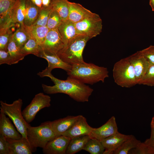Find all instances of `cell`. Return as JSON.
I'll list each match as a JSON object with an SVG mask.
<instances>
[{
	"instance_id": "6da1fadb",
	"label": "cell",
	"mask_w": 154,
	"mask_h": 154,
	"mask_svg": "<svg viewBox=\"0 0 154 154\" xmlns=\"http://www.w3.org/2000/svg\"><path fill=\"white\" fill-rule=\"evenodd\" d=\"M45 76L50 78L54 84L53 86L42 84L43 91L47 94L63 93L76 101L84 102L88 101L93 91V89L88 86L68 76L65 80L55 77L51 73L46 74Z\"/></svg>"
},
{
	"instance_id": "7a4b0ae2",
	"label": "cell",
	"mask_w": 154,
	"mask_h": 154,
	"mask_svg": "<svg viewBox=\"0 0 154 154\" xmlns=\"http://www.w3.org/2000/svg\"><path fill=\"white\" fill-rule=\"evenodd\" d=\"M71 65L67 72L68 76L85 84H93L100 81L104 82L105 79L109 77L106 67L85 62Z\"/></svg>"
},
{
	"instance_id": "3957f363",
	"label": "cell",
	"mask_w": 154,
	"mask_h": 154,
	"mask_svg": "<svg viewBox=\"0 0 154 154\" xmlns=\"http://www.w3.org/2000/svg\"><path fill=\"white\" fill-rule=\"evenodd\" d=\"M90 39L87 36L78 35L69 42L57 54L64 62L70 65L84 63L83 52Z\"/></svg>"
},
{
	"instance_id": "277c9868",
	"label": "cell",
	"mask_w": 154,
	"mask_h": 154,
	"mask_svg": "<svg viewBox=\"0 0 154 154\" xmlns=\"http://www.w3.org/2000/svg\"><path fill=\"white\" fill-rule=\"evenodd\" d=\"M27 137L34 152L38 147L43 148L49 141L56 137L53 130L51 121H46L37 127L30 125L27 129Z\"/></svg>"
},
{
	"instance_id": "5b68a950",
	"label": "cell",
	"mask_w": 154,
	"mask_h": 154,
	"mask_svg": "<svg viewBox=\"0 0 154 154\" xmlns=\"http://www.w3.org/2000/svg\"><path fill=\"white\" fill-rule=\"evenodd\" d=\"M113 76L115 82L122 87L129 88L137 84L133 67L128 57L114 64Z\"/></svg>"
},
{
	"instance_id": "8992f818",
	"label": "cell",
	"mask_w": 154,
	"mask_h": 154,
	"mask_svg": "<svg viewBox=\"0 0 154 154\" xmlns=\"http://www.w3.org/2000/svg\"><path fill=\"white\" fill-rule=\"evenodd\" d=\"M0 103V110L12 121L22 137L27 139V129L30 125L26 121L22 114V99L19 98L11 104H7L1 100Z\"/></svg>"
},
{
	"instance_id": "52a82bcc",
	"label": "cell",
	"mask_w": 154,
	"mask_h": 154,
	"mask_svg": "<svg viewBox=\"0 0 154 154\" xmlns=\"http://www.w3.org/2000/svg\"><path fill=\"white\" fill-rule=\"evenodd\" d=\"M74 24L79 35L86 36L90 38L100 35L102 31V20L95 13Z\"/></svg>"
},
{
	"instance_id": "ba28073f",
	"label": "cell",
	"mask_w": 154,
	"mask_h": 154,
	"mask_svg": "<svg viewBox=\"0 0 154 154\" xmlns=\"http://www.w3.org/2000/svg\"><path fill=\"white\" fill-rule=\"evenodd\" d=\"M50 97L40 92L36 94L30 103L22 111L23 116L28 123L35 119L37 113L41 110L50 106Z\"/></svg>"
},
{
	"instance_id": "9c48e42d",
	"label": "cell",
	"mask_w": 154,
	"mask_h": 154,
	"mask_svg": "<svg viewBox=\"0 0 154 154\" xmlns=\"http://www.w3.org/2000/svg\"><path fill=\"white\" fill-rule=\"evenodd\" d=\"M39 57L46 59L48 63V66L45 69L37 74L40 77H44L46 74L51 73L52 70L56 68L62 69L67 72L71 66V65L64 62L57 54L44 50L41 48Z\"/></svg>"
},
{
	"instance_id": "30bf717a",
	"label": "cell",
	"mask_w": 154,
	"mask_h": 154,
	"mask_svg": "<svg viewBox=\"0 0 154 154\" xmlns=\"http://www.w3.org/2000/svg\"><path fill=\"white\" fill-rule=\"evenodd\" d=\"M128 57L133 67L138 84L147 72L150 64L140 51Z\"/></svg>"
},
{
	"instance_id": "8fae6325",
	"label": "cell",
	"mask_w": 154,
	"mask_h": 154,
	"mask_svg": "<svg viewBox=\"0 0 154 154\" xmlns=\"http://www.w3.org/2000/svg\"><path fill=\"white\" fill-rule=\"evenodd\" d=\"M64 46L57 28L49 30L41 48L50 52L57 54Z\"/></svg>"
},
{
	"instance_id": "7c38bea8",
	"label": "cell",
	"mask_w": 154,
	"mask_h": 154,
	"mask_svg": "<svg viewBox=\"0 0 154 154\" xmlns=\"http://www.w3.org/2000/svg\"><path fill=\"white\" fill-rule=\"evenodd\" d=\"M71 139L61 135L49 141L42 149L44 154H65Z\"/></svg>"
},
{
	"instance_id": "4fadbf2b",
	"label": "cell",
	"mask_w": 154,
	"mask_h": 154,
	"mask_svg": "<svg viewBox=\"0 0 154 154\" xmlns=\"http://www.w3.org/2000/svg\"><path fill=\"white\" fill-rule=\"evenodd\" d=\"M118 131L116 118L112 117L104 124L98 128H93L89 135L91 138L103 139Z\"/></svg>"
},
{
	"instance_id": "5bb4252c",
	"label": "cell",
	"mask_w": 154,
	"mask_h": 154,
	"mask_svg": "<svg viewBox=\"0 0 154 154\" xmlns=\"http://www.w3.org/2000/svg\"><path fill=\"white\" fill-rule=\"evenodd\" d=\"M93 128L88 124L86 118L80 115L72 127L62 135L71 139L82 135H89Z\"/></svg>"
},
{
	"instance_id": "9a60e30c",
	"label": "cell",
	"mask_w": 154,
	"mask_h": 154,
	"mask_svg": "<svg viewBox=\"0 0 154 154\" xmlns=\"http://www.w3.org/2000/svg\"><path fill=\"white\" fill-rule=\"evenodd\" d=\"M0 135L6 138L17 139L22 137V135L17 131L14 126L6 115L0 110Z\"/></svg>"
},
{
	"instance_id": "2e32d148",
	"label": "cell",
	"mask_w": 154,
	"mask_h": 154,
	"mask_svg": "<svg viewBox=\"0 0 154 154\" xmlns=\"http://www.w3.org/2000/svg\"><path fill=\"white\" fill-rule=\"evenodd\" d=\"M131 136L122 134L118 131L100 140L105 149L104 154H113L114 152Z\"/></svg>"
},
{
	"instance_id": "e0dca14e",
	"label": "cell",
	"mask_w": 154,
	"mask_h": 154,
	"mask_svg": "<svg viewBox=\"0 0 154 154\" xmlns=\"http://www.w3.org/2000/svg\"><path fill=\"white\" fill-rule=\"evenodd\" d=\"M94 13L79 3L69 2L68 20L73 23L78 22Z\"/></svg>"
},
{
	"instance_id": "ac0fdd59",
	"label": "cell",
	"mask_w": 154,
	"mask_h": 154,
	"mask_svg": "<svg viewBox=\"0 0 154 154\" xmlns=\"http://www.w3.org/2000/svg\"><path fill=\"white\" fill-rule=\"evenodd\" d=\"M80 116H68L51 121V126L56 137L62 135L68 130L79 119Z\"/></svg>"
},
{
	"instance_id": "d6986e66",
	"label": "cell",
	"mask_w": 154,
	"mask_h": 154,
	"mask_svg": "<svg viewBox=\"0 0 154 154\" xmlns=\"http://www.w3.org/2000/svg\"><path fill=\"white\" fill-rule=\"evenodd\" d=\"M10 154H32L33 151L27 139L22 137L17 139L6 138Z\"/></svg>"
},
{
	"instance_id": "ffe728a7",
	"label": "cell",
	"mask_w": 154,
	"mask_h": 154,
	"mask_svg": "<svg viewBox=\"0 0 154 154\" xmlns=\"http://www.w3.org/2000/svg\"><path fill=\"white\" fill-rule=\"evenodd\" d=\"M17 0H0V27L11 23L13 10Z\"/></svg>"
},
{
	"instance_id": "44dd1931",
	"label": "cell",
	"mask_w": 154,
	"mask_h": 154,
	"mask_svg": "<svg viewBox=\"0 0 154 154\" xmlns=\"http://www.w3.org/2000/svg\"><path fill=\"white\" fill-rule=\"evenodd\" d=\"M58 29L65 45L78 35L75 24L68 19L62 21Z\"/></svg>"
},
{
	"instance_id": "7402d4cb",
	"label": "cell",
	"mask_w": 154,
	"mask_h": 154,
	"mask_svg": "<svg viewBox=\"0 0 154 154\" xmlns=\"http://www.w3.org/2000/svg\"><path fill=\"white\" fill-rule=\"evenodd\" d=\"M27 1V0H17L12 15V23L18 24L21 27H25L24 22L26 13Z\"/></svg>"
},
{
	"instance_id": "603a6c76",
	"label": "cell",
	"mask_w": 154,
	"mask_h": 154,
	"mask_svg": "<svg viewBox=\"0 0 154 154\" xmlns=\"http://www.w3.org/2000/svg\"><path fill=\"white\" fill-rule=\"evenodd\" d=\"M91 138L89 135H84L71 139L67 147L66 154H74L83 150Z\"/></svg>"
},
{
	"instance_id": "cb8c5ba5",
	"label": "cell",
	"mask_w": 154,
	"mask_h": 154,
	"mask_svg": "<svg viewBox=\"0 0 154 154\" xmlns=\"http://www.w3.org/2000/svg\"><path fill=\"white\" fill-rule=\"evenodd\" d=\"M26 13L24 22L25 27L29 28L32 26L35 22L40 9L31 0H27Z\"/></svg>"
},
{
	"instance_id": "d4e9b609",
	"label": "cell",
	"mask_w": 154,
	"mask_h": 154,
	"mask_svg": "<svg viewBox=\"0 0 154 154\" xmlns=\"http://www.w3.org/2000/svg\"><path fill=\"white\" fill-rule=\"evenodd\" d=\"M69 2L68 0H52V7L58 13L62 21L68 19Z\"/></svg>"
},
{
	"instance_id": "484cf974",
	"label": "cell",
	"mask_w": 154,
	"mask_h": 154,
	"mask_svg": "<svg viewBox=\"0 0 154 154\" xmlns=\"http://www.w3.org/2000/svg\"><path fill=\"white\" fill-rule=\"evenodd\" d=\"M29 39L24 46L20 49L21 51L25 56L29 54H32L39 57L41 47L39 45L29 30Z\"/></svg>"
},
{
	"instance_id": "4316f807",
	"label": "cell",
	"mask_w": 154,
	"mask_h": 154,
	"mask_svg": "<svg viewBox=\"0 0 154 154\" xmlns=\"http://www.w3.org/2000/svg\"><path fill=\"white\" fill-rule=\"evenodd\" d=\"M13 36L17 45L21 49L24 46L29 39L28 28L20 26L14 32Z\"/></svg>"
},
{
	"instance_id": "83f0119b",
	"label": "cell",
	"mask_w": 154,
	"mask_h": 154,
	"mask_svg": "<svg viewBox=\"0 0 154 154\" xmlns=\"http://www.w3.org/2000/svg\"><path fill=\"white\" fill-rule=\"evenodd\" d=\"M141 142L135 136H131L124 142L113 153V154H127L132 149L137 147Z\"/></svg>"
},
{
	"instance_id": "f1b7e54d",
	"label": "cell",
	"mask_w": 154,
	"mask_h": 154,
	"mask_svg": "<svg viewBox=\"0 0 154 154\" xmlns=\"http://www.w3.org/2000/svg\"><path fill=\"white\" fill-rule=\"evenodd\" d=\"M7 50L12 60L13 64L17 63L23 60L25 56L17 47L13 38V34L9 42Z\"/></svg>"
},
{
	"instance_id": "f546056e",
	"label": "cell",
	"mask_w": 154,
	"mask_h": 154,
	"mask_svg": "<svg viewBox=\"0 0 154 154\" xmlns=\"http://www.w3.org/2000/svg\"><path fill=\"white\" fill-rule=\"evenodd\" d=\"M28 29L39 45L41 48L49 29L46 26H32Z\"/></svg>"
},
{
	"instance_id": "4dcf8cb0",
	"label": "cell",
	"mask_w": 154,
	"mask_h": 154,
	"mask_svg": "<svg viewBox=\"0 0 154 154\" xmlns=\"http://www.w3.org/2000/svg\"><path fill=\"white\" fill-rule=\"evenodd\" d=\"M83 150L91 154H104L105 149L100 140L91 138L87 142Z\"/></svg>"
},
{
	"instance_id": "1f68e13d",
	"label": "cell",
	"mask_w": 154,
	"mask_h": 154,
	"mask_svg": "<svg viewBox=\"0 0 154 154\" xmlns=\"http://www.w3.org/2000/svg\"><path fill=\"white\" fill-rule=\"evenodd\" d=\"M15 26H10L0 27V50H7V46L11 37L14 33L11 30L12 27Z\"/></svg>"
},
{
	"instance_id": "d6a6232c",
	"label": "cell",
	"mask_w": 154,
	"mask_h": 154,
	"mask_svg": "<svg viewBox=\"0 0 154 154\" xmlns=\"http://www.w3.org/2000/svg\"><path fill=\"white\" fill-rule=\"evenodd\" d=\"M51 9V5L48 7L40 8L37 19L32 26H46Z\"/></svg>"
},
{
	"instance_id": "836d02e7",
	"label": "cell",
	"mask_w": 154,
	"mask_h": 154,
	"mask_svg": "<svg viewBox=\"0 0 154 154\" xmlns=\"http://www.w3.org/2000/svg\"><path fill=\"white\" fill-rule=\"evenodd\" d=\"M62 22L58 13L52 7L48 19L47 27L49 30L57 29Z\"/></svg>"
},
{
	"instance_id": "e575fe53",
	"label": "cell",
	"mask_w": 154,
	"mask_h": 154,
	"mask_svg": "<svg viewBox=\"0 0 154 154\" xmlns=\"http://www.w3.org/2000/svg\"><path fill=\"white\" fill-rule=\"evenodd\" d=\"M138 84L150 86H154V64H150L147 72Z\"/></svg>"
},
{
	"instance_id": "d590c367",
	"label": "cell",
	"mask_w": 154,
	"mask_h": 154,
	"mask_svg": "<svg viewBox=\"0 0 154 154\" xmlns=\"http://www.w3.org/2000/svg\"><path fill=\"white\" fill-rule=\"evenodd\" d=\"M140 51L150 64L154 65V46L150 45Z\"/></svg>"
},
{
	"instance_id": "8d00e7d4",
	"label": "cell",
	"mask_w": 154,
	"mask_h": 154,
	"mask_svg": "<svg viewBox=\"0 0 154 154\" xmlns=\"http://www.w3.org/2000/svg\"><path fill=\"white\" fill-rule=\"evenodd\" d=\"M13 64L12 61L7 50H0V64Z\"/></svg>"
},
{
	"instance_id": "74e56055",
	"label": "cell",
	"mask_w": 154,
	"mask_h": 154,
	"mask_svg": "<svg viewBox=\"0 0 154 154\" xmlns=\"http://www.w3.org/2000/svg\"><path fill=\"white\" fill-rule=\"evenodd\" d=\"M0 154H10L9 145L6 138L0 135Z\"/></svg>"
},
{
	"instance_id": "f35d334b",
	"label": "cell",
	"mask_w": 154,
	"mask_h": 154,
	"mask_svg": "<svg viewBox=\"0 0 154 154\" xmlns=\"http://www.w3.org/2000/svg\"><path fill=\"white\" fill-rule=\"evenodd\" d=\"M151 133L150 138L144 142L149 148L151 154H154V125H151Z\"/></svg>"
},
{
	"instance_id": "ab89813d",
	"label": "cell",
	"mask_w": 154,
	"mask_h": 154,
	"mask_svg": "<svg viewBox=\"0 0 154 154\" xmlns=\"http://www.w3.org/2000/svg\"><path fill=\"white\" fill-rule=\"evenodd\" d=\"M52 0H42V7H48L51 6Z\"/></svg>"
},
{
	"instance_id": "60d3db41",
	"label": "cell",
	"mask_w": 154,
	"mask_h": 154,
	"mask_svg": "<svg viewBox=\"0 0 154 154\" xmlns=\"http://www.w3.org/2000/svg\"><path fill=\"white\" fill-rule=\"evenodd\" d=\"M34 4L40 8L42 7V0H30Z\"/></svg>"
},
{
	"instance_id": "b9f144b4",
	"label": "cell",
	"mask_w": 154,
	"mask_h": 154,
	"mask_svg": "<svg viewBox=\"0 0 154 154\" xmlns=\"http://www.w3.org/2000/svg\"><path fill=\"white\" fill-rule=\"evenodd\" d=\"M149 4L152 9V11H154V0H149Z\"/></svg>"
},
{
	"instance_id": "7bdbcfd3",
	"label": "cell",
	"mask_w": 154,
	"mask_h": 154,
	"mask_svg": "<svg viewBox=\"0 0 154 154\" xmlns=\"http://www.w3.org/2000/svg\"><path fill=\"white\" fill-rule=\"evenodd\" d=\"M151 125H154V116L152 118L151 123Z\"/></svg>"
}]
</instances>
